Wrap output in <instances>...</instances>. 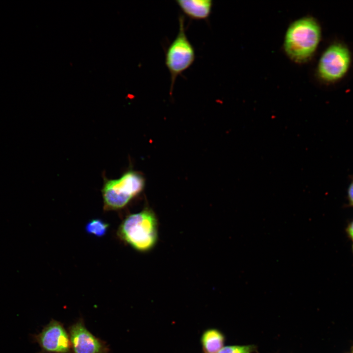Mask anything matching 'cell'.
Instances as JSON below:
<instances>
[{
    "instance_id": "4",
    "label": "cell",
    "mask_w": 353,
    "mask_h": 353,
    "mask_svg": "<svg viewBox=\"0 0 353 353\" xmlns=\"http://www.w3.org/2000/svg\"><path fill=\"white\" fill-rule=\"evenodd\" d=\"M178 21L177 34L165 52V65L171 75V94L177 77L193 64L196 57L195 49L186 34L183 15L179 16Z\"/></svg>"
},
{
    "instance_id": "10",
    "label": "cell",
    "mask_w": 353,
    "mask_h": 353,
    "mask_svg": "<svg viewBox=\"0 0 353 353\" xmlns=\"http://www.w3.org/2000/svg\"><path fill=\"white\" fill-rule=\"evenodd\" d=\"M109 225L99 219L90 220L86 225V231L91 235L98 237L104 235L108 228Z\"/></svg>"
},
{
    "instance_id": "8",
    "label": "cell",
    "mask_w": 353,
    "mask_h": 353,
    "mask_svg": "<svg viewBox=\"0 0 353 353\" xmlns=\"http://www.w3.org/2000/svg\"><path fill=\"white\" fill-rule=\"evenodd\" d=\"M176 2L185 15L195 20H207L213 6L211 0H177Z\"/></svg>"
},
{
    "instance_id": "13",
    "label": "cell",
    "mask_w": 353,
    "mask_h": 353,
    "mask_svg": "<svg viewBox=\"0 0 353 353\" xmlns=\"http://www.w3.org/2000/svg\"><path fill=\"white\" fill-rule=\"evenodd\" d=\"M346 232L349 238L353 241V220L351 221L347 225Z\"/></svg>"
},
{
    "instance_id": "5",
    "label": "cell",
    "mask_w": 353,
    "mask_h": 353,
    "mask_svg": "<svg viewBox=\"0 0 353 353\" xmlns=\"http://www.w3.org/2000/svg\"><path fill=\"white\" fill-rule=\"evenodd\" d=\"M351 61V54L346 47L339 43L332 44L327 48L320 58L318 75L325 81H337L346 74Z\"/></svg>"
},
{
    "instance_id": "12",
    "label": "cell",
    "mask_w": 353,
    "mask_h": 353,
    "mask_svg": "<svg viewBox=\"0 0 353 353\" xmlns=\"http://www.w3.org/2000/svg\"><path fill=\"white\" fill-rule=\"evenodd\" d=\"M347 198L349 205L353 207V179L350 183L348 188Z\"/></svg>"
},
{
    "instance_id": "2",
    "label": "cell",
    "mask_w": 353,
    "mask_h": 353,
    "mask_svg": "<svg viewBox=\"0 0 353 353\" xmlns=\"http://www.w3.org/2000/svg\"><path fill=\"white\" fill-rule=\"evenodd\" d=\"M118 234L121 239L136 250L149 251L154 247L158 239L156 216L149 208L129 215L122 223Z\"/></svg>"
},
{
    "instance_id": "14",
    "label": "cell",
    "mask_w": 353,
    "mask_h": 353,
    "mask_svg": "<svg viewBox=\"0 0 353 353\" xmlns=\"http://www.w3.org/2000/svg\"><path fill=\"white\" fill-rule=\"evenodd\" d=\"M351 353H353V346L352 347V348L351 350Z\"/></svg>"
},
{
    "instance_id": "15",
    "label": "cell",
    "mask_w": 353,
    "mask_h": 353,
    "mask_svg": "<svg viewBox=\"0 0 353 353\" xmlns=\"http://www.w3.org/2000/svg\"><path fill=\"white\" fill-rule=\"evenodd\" d=\"M352 250H353V244L352 245Z\"/></svg>"
},
{
    "instance_id": "7",
    "label": "cell",
    "mask_w": 353,
    "mask_h": 353,
    "mask_svg": "<svg viewBox=\"0 0 353 353\" xmlns=\"http://www.w3.org/2000/svg\"><path fill=\"white\" fill-rule=\"evenodd\" d=\"M72 353H109L105 342L94 336L85 326L82 319L69 328Z\"/></svg>"
},
{
    "instance_id": "6",
    "label": "cell",
    "mask_w": 353,
    "mask_h": 353,
    "mask_svg": "<svg viewBox=\"0 0 353 353\" xmlns=\"http://www.w3.org/2000/svg\"><path fill=\"white\" fill-rule=\"evenodd\" d=\"M33 338L41 349L40 353H72L69 332L56 320L52 319Z\"/></svg>"
},
{
    "instance_id": "9",
    "label": "cell",
    "mask_w": 353,
    "mask_h": 353,
    "mask_svg": "<svg viewBox=\"0 0 353 353\" xmlns=\"http://www.w3.org/2000/svg\"><path fill=\"white\" fill-rule=\"evenodd\" d=\"M224 334L216 328H209L202 334L201 343L203 353H217L223 347Z\"/></svg>"
},
{
    "instance_id": "11",
    "label": "cell",
    "mask_w": 353,
    "mask_h": 353,
    "mask_svg": "<svg viewBox=\"0 0 353 353\" xmlns=\"http://www.w3.org/2000/svg\"><path fill=\"white\" fill-rule=\"evenodd\" d=\"M256 350L254 345H231L223 347L217 353H252Z\"/></svg>"
},
{
    "instance_id": "3",
    "label": "cell",
    "mask_w": 353,
    "mask_h": 353,
    "mask_svg": "<svg viewBox=\"0 0 353 353\" xmlns=\"http://www.w3.org/2000/svg\"><path fill=\"white\" fill-rule=\"evenodd\" d=\"M145 180L132 170L124 173L117 179L104 177L101 193L105 210H115L125 206L143 189Z\"/></svg>"
},
{
    "instance_id": "1",
    "label": "cell",
    "mask_w": 353,
    "mask_h": 353,
    "mask_svg": "<svg viewBox=\"0 0 353 353\" xmlns=\"http://www.w3.org/2000/svg\"><path fill=\"white\" fill-rule=\"evenodd\" d=\"M321 29L317 21L303 17L292 23L287 30L284 49L287 55L297 62L309 59L320 42Z\"/></svg>"
}]
</instances>
